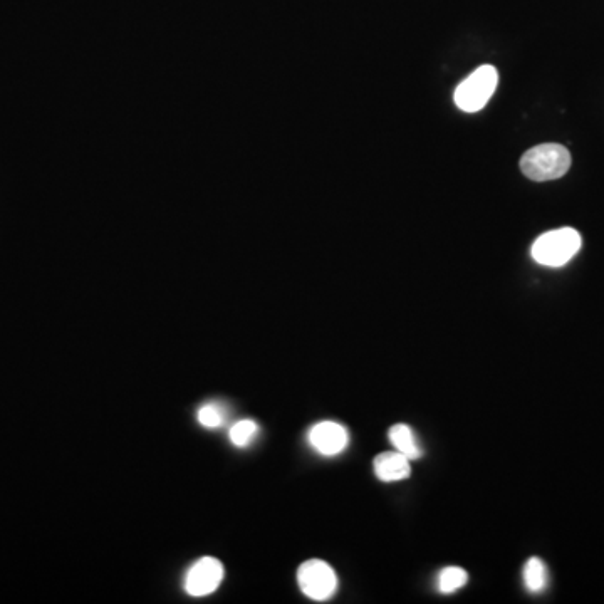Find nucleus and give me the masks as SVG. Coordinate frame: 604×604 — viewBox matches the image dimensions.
Listing matches in <instances>:
<instances>
[{
    "label": "nucleus",
    "instance_id": "1",
    "mask_svg": "<svg viewBox=\"0 0 604 604\" xmlns=\"http://www.w3.org/2000/svg\"><path fill=\"white\" fill-rule=\"evenodd\" d=\"M571 168V153L558 143H544L527 150L521 158V172L532 182H549L564 177Z\"/></svg>",
    "mask_w": 604,
    "mask_h": 604
},
{
    "label": "nucleus",
    "instance_id": "2",
    "mask_svg": "<svg viewBox=\"0 0 604 604\" xmlns=\"http://www.w3.org/2000/svg\"><path fill=\"white\" fill-rule=\"evenodd\" d=\"M583 239L578 230L571 227L564 229L551 230L542 234L532 245V257L537 264L547 267H561L568 264L579 249H581Z\"/></svg>",
    "mask_w": 604,
    "mask_h": 604
},
{
    "label": "nucleus",
    "instance_id": "3",
    "mask_svg": "<svg viewBox=\"0 0 604 604\" xmlns=\"http://www.w3.org/2000/svg\"><path fill=\"white\" fill-rule=\"evenodd\" d=\"M499 84V73L494 66H480L455 89V105L465 113H475L484 108Z\"/></svg>",
    "mask_w": 604,
    "mask_h": 604
},
{
    "label": "nucleus",
    "instance_id": "4",
    "mask_svg": "<svg viewBox=\"0 0 604 604\" xmlns=\"http://www.w3.org/2000/svg\"><path fill=\"white\" fill-rule=\"evenodd\" d=\"M297 583L302 593L314 601L333 598L338 589V576L328 563L321 559H311L297 571Z\"/></svg>",
    "mask_w": 604,
    "mask_h": 604
},
{
    "label": "nucleus",
    "instance_id": "5",
    "mask_svg": "<svg viewBox=\"0 0 604 604\" xmlns=\"http://www.w3.org/2000/svg\"><path fill=\"white\" fill-rule=\"evenodd\" d=\"M224 579V566L215 558L198 559L192 568L188 569L185 578V591L193 598H204L219 589Z\"/></svg>",
    "mask_w": 604,
    "mask_h": 604
},
{
    "label": "nucleus",
    "instance_id": "6",
    "mask_svg": "<svg viewBox=\"0 0 604 604\" xmlns=\"http://www.w3.org/2000/svg\"><path fill=\"white\" fill-rule=\"evenodd\" d=\"M309 443L318 450L321 455L334 457L348 447V430L336 422H321L314 425L309 432Z\"/></svg>",
    "mask_w": 604,
    "mask_h": 604
},
{
    "label": "nucleus",
    "instance_id": "7",
    "mask_svg": "<svg viewBox=\"0 0 604 604\" xmlns=\"http://www.w3.org/2000/svg\"><path fill=\"white\" fill-rule=\"evenodd\" d=\"M412 460L405 457L400 452H385L376 457L373 462L375 474L378 479L383 482H398V480L408 479V475L412 472L410 467Z\"/></svg>",
    "mask_w": 604,
    "mask_h": 604
},
{
    "label": "nucleus",
    "instance_id": "8",
    "mask_svg": "<svg viewBox=\"0 0 604 604\" xmlns=\"http://www.w3.org/2000/svg\"><path fill=\"white\" fill-rule=\"evenodd\" d=\"M390 442L395 447L396 452L403 453L410 460H417L422 457V448L418 445L417 437L412 428L405 423H398L390 428Z\"/></svg>",
    "mask_w": 604,
    "mask_h": 604
},
{
    "label": "nucleus",
    "instance_id": "9",
    "mask_svg": "<svg viewBox=\"0 0 604 604\" xmlns=\"http://www.w3.org/2000/svg\"><path fill=\"white\" fill-rule=\"evenodd\" d=\"M524 583L529 593H542L547 588L549 576H547L546 564L539 558H531L524 568Z\"/></svg>",
    "mask_w": 604,
    "mask_h": 604
},
{
    "label": "nucleus",
    "instance_id": "10",
    "mask_svg": "<svg viewBox=\"0 0 604 604\" xmlns=\"http://www.w3.org/2000/svg\"><path fill=\"white\" fill-rule=\"evenodd\" d=\"M469 581V574L462 568H445L438 574V591L443 594H452L464 588Z\"/></svg>",
    "mask_w": 604,
    "mask_h": 604
},
{
    "label": "nucleus",
    "instance_id": "11",
    "mask_svg": "<svg viewBox=\"0 0 604 604\" xmlns=\"http://www.w3.org/2000/svg\"><path fill=\"white\" fill-rule=\"evenodd\" d=\"M257 432H259V427L256 422L242 420L230 428V442L234 443L235 447H247L254 440Z\"/></svg>",
    "mask_w": 604,
    "mask_h": 604
},
{
    "label": "nucleus",
    "instance_id": "12",
    "mask_svg": "<svg viewBox=\"0 0 604 604\" xmlns=\"http://www.w3.org/2000/svg\"><path fill=\"white\" fill-rule=\"evenodd\" d=\"M198 422L200 425H204L207 428H219L224 423V412L219 405H204V407L198 410Z\"/></svg>",
    "mask_w": 604,
    "mask_h": 604
}]
</instances>
